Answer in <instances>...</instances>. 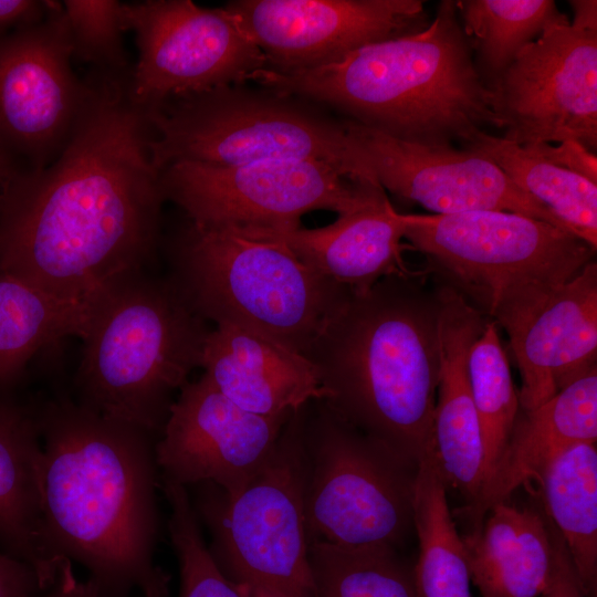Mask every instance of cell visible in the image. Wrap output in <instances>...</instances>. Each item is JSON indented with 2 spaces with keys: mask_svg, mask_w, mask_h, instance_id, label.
Wrapping results in <instances>:
<instances>
[{
  "mask_svg": "<svg viewBox=\"0 0 597 597\" xmlns=\"http://www.w3.org/2000/svg\"><path fill=\"white\" fill-rule=\"evenodd\" d=\"M130 73L90 70L60 155L23 172L0 210V270L64 301L92 302L155 262L166 201Z\"/></svg>",
  "mask_w": 597,
  "mask_h": 597,
  "instance_id": "obj_1",
  "label": "cell"
},
{
  "mask_svg": "<svg viewBox=\"0 0 597 597\" xmlns=\"http://www.w3.org/2000/svg\"><path fill=\"white\" fill-rule=\"evenodd\" d=\"M43 449L44 532L53 556L87 568L100 597H167L155 565L156 439L80 406L70 390L31 397Z\"/></svg>",
  "mask_w": 597,
  "mask_h": 597,
  "instance_id": "obj_2",
  "label": "cell"
},
{
  "mask_svg": "<svg viewBox=\"0 0 597 597\" xmlns=\"http://www.w3.org/2000/svg\"><path fill=\"white\" fill-rule=\"evenodd\" d=\"M410 271L353 293L306 358L342 420L419 464L433 452L439 300Z\"/></svg>",
  "mask_w": 597,
  "mask_h": 597,
  "instance_id": "obj_3",
  "label": "cell"
},
{
  "mask_svg": "<svg viewBox=\"0 0 597 597\" xmlns=\"http://www.w3.org/2000/svg\"><path fill=\"white\" fill-rule=\"evenodd\" d=\"M250 81L310 100L390 137L453 146L483 126L498 128L454 0H442L421 32L364 46L337 63Z\"/></svg>",
  "mask_w": 597,
  "mask_h": 597,
  "instance_id": "obj_4",
  "label": "cell"
},
{
  "mask_svg": "<svg viewBox=\"0 0 597 597\" xmlns=\"http://www.w3.org/2000/svg\"><path fill=\"white\" fill-rule=\"evenodd\" d=\"M209 331L167 275L127 274L93 301L70 394L157 440L175 392L200 367Z\"/></svg>",
  "mask_w": 597,
  "mask_h": 597,
  "instance_id": "obj_5",
  "label": "cell"
},
{
  "mask_svg": "<svg viewBox=\"0 0 597 597\" xmlns=\"http://www.w3.org/2000/svg\"><path fill=\"white\" fill-rule=\"evenodd\" d=\"M169 273L205 321L262 335L305 358L352 294L263 230L186 218L167 243Z\"/></svg>",
  "mask_w": 597,
  "mask_h": 597,
  "instance_id": "obj_6",
  "label": "cell"
},
{
  "mask_svg": "<svg viewBox=\"0 0 597 597\" xmlns=\"http://www.w3.org/2000/svg\"><path fill=\"white\" fill-rule=\"evenodd\" d=\"M146 113L159 170L177 161H322L353 180L377 185L344 118L300 96L235 84L169 100Z\"/></svg>",
  "mask_w": 597,
  "mask_h": 597,
  "instance_id": "obj_7",
  "label": "cell"
},
{
  "mask_svg": "<svg viewBox=\"0 0 597 597\" xmlns=\"http://www.w3.org/2000/svg\"><path fill=\"white\" fill-rule=\"evenodd\" d=\"M404 238L447 284L496 324L578 274L596 253L567 230L523 214H404Z\"/></svg>",
  "mask_w": 597,
  "mask_h": 597,
  "instance_id": "obj_8",
  "label": "cell"
},
{
  "mask_svg": "<svg viewBox=\"0 0 597 597\" xmlns=\"http://www.w3.org/2000/svg\"><path fill=\"white\" fill-rule=\"evenodd\" d=\"M305 406L290 417L269 459L238 493L212 483L192 485L190 501L210 532L212 557L247 591L314 597L304 515Z\"/></svg>",
  "mask_w": 597,
  "mask_h": 597,
  "instance_id": "obj_9",
  "label": "cell"
},
{
  "mask_svg": "<svg viewBox=\"0 0 597 597\" xmlns=\"http://www.w3.org/2000/svg\"><path fill=\"white\" fill-rule=\"evenodd\" d=\"M304 515L308 544L397 548L413 527L418 464L336 416L304 408Z\"/></svg>",
  "mask_w": 597,
  "mask_h": 597,
  "instance_id": "obj_10",
  "label": "cell"
},
{
  "mask_svg": "<svg viewBox=\"0 0 597 597\" xmlns=\"http://www.w3.org/2000/svg\"><path fill=\"white\" fill-rule=\"evenodd\" d=\"M160 187L165 200L196 224L273 231L301 227L311 211H353L385 191L322 161H177L160 170Z\"/></svg>",
  "mask_w": 597,
  "mask_h": 597,
  "instance_id": "obj_11",
  "label": "cell"
},
{
  "mask_svg": "<svg viewBox=\"0 0 597 597\" xmlns=\"http://www.w3.org/2000/svg\"><path fill=\"white\" fill-rule=\"evenodd\" d=\"M123 13L138 48L129 94L146 112L169 100L244 84L266 67L260 49L223 7L146 0L124 3Z\"/></svg>",
  "mask_w": 597,
  "mask_h": 597,
  "instance_id": "obj_12",
  "label": "cell"
},
{
  "mask_svg": "<svg viewBox=\"0 0 597 597\" xmlns=\"http://www.w3.org/2000/svg\"><path fill=\"white\" fill-rule=\"evenodd\" d=\"M503 138L519 146L597 147V30L547 28L489 88Z\"/></svg>",
  "mask_w": 597,
  "mask_h": 597,
  "instance_id": "obj_13",
  "label": "cell"
},
{
  "mask_svg": "<svg viewBox=\"0 0 597 597\" xmlns=\"http://www.w3.org/2000/svg\"><path fill=\"white\" fill-rule=\"evenodd\" d=\"M72 60L62 2L0 35V147L24 172L53 163L71 135L86 93Z\"/></svg>",
  "mask_w": 597,
  "mask_h": 597,
  "instance_id": "obj_14",
  "label": "cell"
},
{
  "mask_svg": "<svg viewBox=\"0 0 597 597\" xmlns=\"http://www.w3.org/2000/svg\"><path fill=\"white\" fill-rule=\"evenodd\" d=\"M223 8L260 49L265 70L281 75L337 63L430 23L422 0H234Z\"/></svg>",
  "mask_w": 597,
  "mask_h": 597,
  "instance_id": "obj_15",
  "label": "cell"
},
{
  "mask_svg": "<svg viewBox=\"0 0 597 597\" xmlns=\"http://www.w3.org/2000/svg\"><path fill=\"white\" fill-rule=\"evenodd\" d=\"M293 413L249 412L202 374L179 390L155 443L160 478L185 488L212 483L233 495L269 459Z\"/></svg>",
  "mask_w": 597,
  "mask_h": 597,
  "instance_id": "obj_16",
  "label": "cell"
},
{
  "mask_svg": "<svg viewBox=\"0 0 597 597\" xmlns=\"http://www.w3.org/2000/svg\"><path fill=\"white\" fill-rule=\"evenodd\" d=\"M344 121L370 176L400 199L417 202L434 214L506 211L566 230L547 207L476 153L409 143Z\"/></svg>",
  "mask_w": 597,
  "mask_h": 597,
  "instance_id": "obj_17",
  "label": "cell"
},
{
  "mask_svg": "<svg viewBox=\"0 0 597 597\" xmlns=\"http://www.w3.org/2000/svg\"><path fill=\"white\" fill-rule=\"evenodd\" d=\"M501 326L520 370L528 411L597 366V263L552 289Z\"/></svg>",
  "mask_w": 597,
  "mask_h": 597,
  "instance_id": "obj_18",
  "label": "cell"
},
{
  "mask_svg": "<svg viewBox=\"0 0 597 597\" xmlns=\"http://www.w3.org/2000/svg\"><path fill=\"white\" fill-rule=\"evenodd\" d=\"M440 373L433 418V453L440 474L471 503L483 483V447L472 399L468 356L488 321L447 284H438Z\"/></svg>",
  "mask_w": 597,
  "mask_h": 597,
  "instance_id": "obj_19",
  "label": "cell"
},
{
  "mask_svg": "<svg viewBox=\"0 0 597 597\" xmlns=\"http://www.w3.org/2000/svg\"><path fill=\"white\" fill-rule=\"evenodd\" d=\"M597 440V366L543 405L520 410L509 440L475 499L462 510L471 530L488 511L540 478L546 465L568 448Z\"/></svg>",
  "mask_w": 597,
  "mask_h": 597,
  "instance_id": "obj_20",
  "label": "cell"
},
{
  "mask_svg": "<svg viewBox=\"0 0 597 597\" xmlns=\"http://www.w3.org/2000/svg\"><path fill=\"white\" fill-rule=\"evenodd\" d=\"M200 368L223 396L260 416L291 415L324 397L317 370L307 358L232 325L209 331Z\"/></svg>",
  "mask_w": 597,
  "mask_h": 597,
  "instance_id": "obj_21",
  "label": "cell"
},
{
  "mask_svg": "<svg viewBox=\"0 0 597 597\" xmlns=\"http://www.w3.org/2000/svg\"><path fill=\"white\" fill-rule=\"evenodd\" d=\"M263 231L353 293L366 292L386 276L410 272L401 253V213L391 206L385 191L322 228Z\"/></svg>",
  "mask_w": 597,
  "mask_h": 597,
  "instance_id": "obj_22",
  "label": "cell"
},
{
  "mask_svg": "<svg viewBox=\"0 0 597 597\" xmlns=\"http://www.w3.org/2000/svg\"><path fill=\"white\" fill-rule=\"evenodd\" d=\"M0 546L29 564L42 589L61 562L49 547L43 517V449L31 398H0Z\"/></svg>",
  "mask_w": 597,
  "mask_h": 597,
  "instance_id": "obj_23",
  "label": "cell"
},
{
  "mask_svg": "<svg viewBox=\"0 0 597 597\" xmlns=\"http://www.w3.org/2000/svg\"><path fill=\"white\" fill-rule=\"evenodd\" d=\"M481 597H540L553 568L549 522L531 507L501 502L462 536Z\"/></svg>",
  "mask_w": 597,
  "mask_h": 597,
  "instance_id": "obj_24",
  "label": "cell"
},
{
  "mask_svg": "<svg viewBox=\"0 0 597 597\" xmlns=\"http://www.w3.org/2000/svg\"><path fill=\"white\" fill-rule=\"evenodd\" d=\"M92 304L56 298L0 270V398L15 396L34 359L84 335Z\"/></svg>",
  "mask_w": 597,
  "mask_h": 597,
  "instance_id": "obj_25",
  "label": "cell"
},
{
  "mask_svg": "<svg viewBox=\"0 0 597 597\" xmlns=\"http://www.w3.org/2000/svg\"><path fill=\"white\" fill-rule=\"evenodd\" d=\"M460 144L496 165L514 185L547 207L567 231L596 251V182L483 129Z\"/></svg>",
  "mask_w": 597,
  "mask_h": 597,
  "instance_id": "obj_26",
  "label": "cell"
},
{
  "mask_svg": "<svg viewBox=\"0 0 597 597\" xmlns=\"http://www.w3.org/2000/svg\"><path fill=\"white\" fill-rule=\"evenodd\" d=\"M546 514L561 535L586 597L597 584V449L578 443L541 473Z\"/></svg>",
  "mask_w": 597,
  "mask_h": 597,
  "instance_id": "obj_27",
  "label": "cell"
},
{
  "mask_svg": "<svg viewBox=\"0 0 597 597\" xmlns=\"http://www.w3.org/2000/svg\"><path fill=\"white\" fill-rule=\"evenodd\" d=\"M412 520L419 542L412 572L417 597H473L464 544L433 452L418 464Z\"/></svg>",
  "mask_w": 597,
  "mask_h": 597,
  "instance_id": "obj_28",
  "label": "cell"
},
{
  "mask_svg": "<svg viewBox=\"0 0 597 597\" xmlns=\"http://www.w3.org/2000/svg\"><path fill=\"white\" fill-rule=\"evenodd\" d=\"M455 6L488 90L547 28L570 22L554 0H458Z\"/></svg>",
  "mask_w": 597,
  "mask_h": 597,
  "instance_id": "obj_29",
  "label": "cell"
},
{
  "mask_svg": "<svg viewBox=\"0 0 597 597\" xmlns=\"http://www.w3.org/2000/svg\"><path fill=\"white\" fill-rule=\"evenodd\" d=\"M314 597H417L412 572L387 545L308 544Z\"/></svg>",
  "mask_w": 597,
  "mask_h": 597,
  "instance_id": "obj_30",
  "label": "cell"
},
{
  "mask_svg": "<svg viewBox=\"0 0 597 597\" xmlns=\"http://www.w3.org/2000/svg\"><path fill=\"white\" fill-rule=\"evenodd\" d=\"M468 374L481 432L484 481L500 458L521 410L498 324L491 318L470 348Z\"/></svg>",
  "mask_w": 597,
  "mask_h": 597,
  "instance_id": "obj_31",
  "label": "cell"
},
{
  "mask_svg": "<svg viewBox=\"0 0 597 597\" xmlns=\"http://www.w3.org/2000/svg\"><path fill=\"white\" fill-rule=\"evenodd\" d=\"M169 505L168 533L179 563V597H249L222 572L201 534L188 489L160 478Z\"/></svg>",
  "mask_w": 597,
  "mask_h": 597,
  "instance_id": "obj_32",
  "label": "cell"
},
{
  "mask_svg": "<svg viewBox=\"0 0 597 597\" xmlns=\"http://www.w3.org/2000/svg\"><path fill=\"white\" fill-rule=\"evenodd\" d=\"M124 3L117 0H65L72 56L90 70L124 74L132 71L123 43Z\"/></svg>",
  "mask_w": 597,
  "mask_h": 597,
  "instance_id": "obj_33",
  "label": "cell"
},
{
  "mask_svg": "<svg viewBox=\"0 0 597 597\" xmlns=\"http://www.w3.org/2000/svg\"><path fill=\"white\" fill-rule=\"evenodd\" d=\"M522 147L530 149L552 164L582 175L597 184V157L577 142L565 140L559 146L542 143Z\"/></svg>",
  "mask_w": 597,
  "mask_h": 597,
  "instance_id": "obj_34",
  "label": "cell"
},
{
  "mask_svg": "<svg viewBox=\"0 0 597 597\" xmlns=\"http://www.w3.org/2000/svg\"><path fill=\"white\" fill-rule=\"evenodd\" d=\"M549 522L554 547V561L548 584L540 597H586L557 530Z\"/></svg>",
  "mask_w": 597,
  "mask_h": 597,
  "instance_id": "obj_35",
  "label": "cell"
},
{
  "mask_svg": "<svg viewBox=\"0 0 597 597\" xmlns=\"http://www.w3.org/2000/svg\"><path fill=\"white\" fill-rule=\"evenodd\" d=\"M41 590L39 577L29 564L0 552V597H36Z\"/></svg>",
  "mask_w": 597,
  "mask_h": 597,
  "instance_id": "obj_36",
  "label": "cell"
},
{
  "mask_svg": "<svg viewBox=\"0 0 597 597\" xmlns=\"http://www.w3.org/2000/svg\"><path fill=\"white\" fill-rule=\"evenodd\" d=\"M51 3L50 0H0V35L40 22Z\"/></svg>",
  "mask_w": 597,
  "mask_h": 597,
  "instance_id": "obj_37",
  "label": "cell"
},
{
  "mask_svg": "<svg viewBox=\"0 0 597 597\" xmlns=\"http://www.w3.org/2000/svg\"><path fill=\"white\" fill-rule=\"evenodd\" d=\"M36 597H100V593L91 578L87 582H81L73 572L72 561L64 558L52 583Z\"/></svg>",
  "mask_w": 597,
  "mask_h": 597,
  "instance_id": "obj_38",
  "label": "cell"
},
{
  "mask_svg": "<svg viewBox=\"0 0 597 597\" xmlns=\"http://www.w3.org/2000/svg\"><path fill=\"white\" fill-rule=\"evenodd\" d=\"M23 172L13 158L0 147V210L13 184Z\"/></svg>",
  "mask_w": 597,
  "mask_h": 597,
  "instance_id": "obj_39",
  "label": "cell"
},
{
  "mask_svg": "<svg viewBox=\"0 0 597 597\" xmlns=\"http://www.w3.org/2000/svg\"><path fill=\"white\" fill-rule=\"evenodd\" d=\"M574 10V25L597 30V2L596 0H572L569 1Z\"/></svg>",
  "mask_w": 597,
  "mask_h": 597,
  "instance_id": "obj_40",
  "label": "cell"
},
{
  "mask_svg": "<svg viewBox=\"0 0 597 597\" xmlns=\"http://www.w3.org/2000/svg\"><path fill=\"white\" fill-rule=\"evenodd\" d=\"M244 591H247V590H244ZM247 594H248L249 597H274V596H270V595H266V594H263V593H260V591H247Z\"/></svg>",
  "mask_w": 597,
  "mask_h": 597,
  "instance_id": "obj_41",
  "label": "cell"
}]
</instances>
